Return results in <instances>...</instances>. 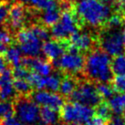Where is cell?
Listing matches in <instances>:
<instances>
[{"mask_svg":"<svg viewBox=\"0 0 125 125\" xmlns=\"http://www.w3.org/2000/svg\"><path fill=\"white\" fill-rule=\"evenodd\" d=\"M75 10L78 19L90 27L104 24L111 15V7L102 0H79Z\"/></svg>","mask_w":125,"mask_h":125,"instance_id":"6da1fadb","label":"cell"},{"mask_svg":"<svg viewBox=\"0 0 125 125\" xmlns=\"http://www.w3.org/2000/svg\"><path fill=\"white\" fill-rule=\"evenodd\" d=\"M111 62L110 55L103 50H93L86 59L84 64L85 72L91 80L97 82H110L113 78Z\"/></svg>","mask_w":125,"mask_h":125,"instance_id":"7a4b0ae2","label":"cell"},{"mask_svg":"<svg viewBox=\"0 0 125 125\" xmlns=\"http://www.w3.org/2000/svg\"><path fill=\"white\" fill-rule=\"evenodd\" d=\"M80 20L71 10H65L59 21L51 27V35L56 40L65 41L80 28Z\"/></svg>","mask_w":125,"mask_h":125,"instance_id":"3957f363","label":"cell"},{"mask_svg":"<svg viewBox=\"0 0 125 125\" xmlns=\"http://www.w3.org/2000/svg\"><path fill=\"white\" fill-rule=\"evenodd\" d=\"M60 110V117L67 123H85L94 114L92 107L76 101L64 104Z\"/></svg>","mask_w":125,"mask_h":125,"instance_id":"277c9868","label":"cell"},{"mask_svg":"<svg viewBox=\"0 0 125 125\" xmlns=\"http://www.w3.org/2000/svg\"><path fill=\"white\" fill-rule=\"evenodd\" d=\"M17 41L22 54L27 57L36 58L42 53V41L36 36L31 28H20L17 34Z\"/></svg>","mask_w":125,"mask_h":125,"instance_id":"5b68a950","label":"cell"},{"mask_svg":"<svg viewBox=\"0 0 125 125\" xmlns=\"http://www.w3.org/2000/svg\"><path fill=\"white\" fill-rule=\"evenodd\" d=\"M14 111L18 117L25 125H35L39 122L38 105L28 98H19L14 105Z\"/></svg>","mask_w":125,"mask_h":125,"instance_id":"8992f818","label":"cell"},{"mask_svg":"<svg viewBox=\"0 0 125 125\" xmlns=\"http://www.w3.org/2000/svg\"><path fill=\"white\" fill-rule=\"evenodd\" d=\"M99 42L102 50L110 56L115 57L122 54L124 50L122 33L119 28H108L104 30L101 33Z\"/></svg>","mask_w":125,"mask_h":125,"instance_id":"52a82bcc","label":"cell"},{"mask_svg":"<svg viewBox=\"0 0 125 125\" xmlns=\"http://www.w3.org/2000/svg\"><path fill=\"white\" fill-rule=\"evenodd\" d=\"M70 97L73 101L90 107L97 106L101 100L96 87L89 81H84L77 85L76 89L73 90Z\"/></svg>","mask_w":125,"mask_h":125,"instance_id":"ba28073f","label":"cell"},{"mask_svg":"<svg viewBox=\"0 0 125 125\" xmlns=\"http://www.w3.org/2000/svg\"><path fill=\"white\" fill-rule=\"evenodd\" d=\"M54 65L61 70L70 74H79L84 69L85 59L80 52L68 51L63 53L58 59L53 61Z\"/></svg>","mask_w":125,"mask_h":125,"instance_id":"9c48e42d","label":"cell"},{"mask_svg":"<svg viewBox=\"0 0 125 125\" xmlns=\"http://www.w3.org/2000/svg\"><path fill=\"white\" fill-rule=\"evenodd\" d=\"M32 100L38 106L49 107L59 111L64 105V99L59 94L46 90H38L31 95Z\"/></svg>","mask_w":125,"mask_h":125,"instance_id":"30bf717a","label":"cell"},{"mask_svg":"<svg viewBox=\"0 0 125 125\" xmlns=\"http://www.w3.org/2000/svg\"><path fill=\"white\" fill-rule=\"evenodd\" d=\"M26 18L27 13L25 7H23V4H15L11 7L10 9H8L7 19L13 30L20 29L26 21Z\"/></svg>","mask_w":125,"mask_h":125,"instance_id":"8fae6325","label":"cell"},{"mask_svg":"<svg viewBox=\"0 0 125 125\" xmlns=\"http://www.w3.org/2000/svg\"><path fill=\"white\" fill-rule=\"evenodd\" d=\"M92 45H93V38L86 32L76 31L70 37L69 46L77 49L79 52L80 51L87 52L91 49Z\"/></svg>","mask_w":125,"mask_h":125,"instance_id":"7c38bea8","label":"cell"},{"mask_svg":"<svg viewBox=\"0 0 125 125\" xmlns=\"http://www.w3.org/2000/svg\"><path fill=\"white\" fill-rule=\"evenodd\" d=\"M22 65L27 67L28 69L33 70V72L37 73L41 76H49L52 72V65L49 62L43 60L41 59L30 58L28 57L27 59L22 60Z\"/></svg>","mask_w":125,"mask_h":125,"instance_id":"4fadbf2b","label":"cell"},{"mask_svg":"<svg viewBox=\"0 0 125 125\" xmlns=\"http://www.w3.org/2000/svg\"><path fill=\"white\" fill-rule=\"evenodd\" d=\"M65 41L59 40H46L42 44V53L50 60H56L62 55L67 46H65Z\"/></svg>","mask_w":125,"mask_h":125,"instance_id":"5bb4252c","label":"cell"},{"mask_svg":"<svg viewBox=\"0 0 125 125\" xmlns=\"http://www.w3.org/2000/svg\"><path fill=\"white\" fill-rule=\"evenodd\" d=\"M0 80V99L3 101H7L14 97L16 90L13 85V76L11 70L7 69L3 73H1Z\"/></svg>","mask_w":125,"mask_h":125,"instance_id":"9a60e30c","label":"cell"},{"mask_svg":"<svg viewBox=\"0 0 125 125\" xmlns=\"http://www.w3.org/2000/svg\"><path fill=\"white\" fill-rule=\"evenodd\" d=\"M108 104L111 108L112 113L116 115H122L125 113V94L119 92L116 95H112L108 99Z\"/></svg>","mask_w":125,"mask_h":125,"instance_id":"2e32d148","label":"cell"},{"mask_svg":"<svg viewBox=\"0 0 125 125\" xmlns=\"http://www.w3.org/2000/svg\"><path fill=\"white\" fill-rule=\"evenodd\" d=\"M58 111L49 107H43L39 111V121L46 125H56L59 121Z\"/></svg>","mask_w":125,"mask_h":125,"instance_id":"e0dca14e","label":"cell"},{"mask_svg":"<svg viewBox=\"0 0 125 125\" xmlns=\"http://www.w3.org/2000/svg\"><path fill=\"white\" fill-rule=\"evenodd\" d=\"M6 60L7 63L11 64L12 66L16 68L22 65V52L19 48L17 46H11L8 49H6Z\"/></svg>","mask_w":125,"mask_h":125,"instance_id":"ac0fdd59","label":"cell"},{"mask_svg":"<svg viewBox=\"0 0 125 125\" xmlns=\"http://www.w3.org/2000/svg\"><path fill=\"white\" fill-rule=\"evenodd\" d=\"M60 13L58 8H52V9H46L42 13L40 17L42 24L46 27H52L59 21Z\"/></svg>","mask_w":125,"mask_h":125,"instance_id":"d6986e66","label":"cell"},{"mask_svg":"<svg viewBox=\"0 0 125 125\" xmlns=\"http://www.w3.org/2000/svg\"><path fill=\"white\" fill-rule=\"evenodd\" d=\"M77 82L71 77H65L63 78L60 81L59 85V92L62 96L65 97H70V94L73 92V90L76 89Z\"/></svg>","mask_w":125,"mask_h":125,"instance_id":"ffe728a7","label":"cell"},{"mask_svg":"<svg viewBox=\"0 0 125 125\" xmlns=\"http://www.w3.org/2000/svg\"><path fill=\"white\" fill-rule=\"evenodd\" d=\"M112 72L116 75H125V55L120 54L114 57L111 62Z\"/></svg>","mask_w":125,"mask_h":125,"instance_id":"44dd1931","label":"cell"},{"mask_svg":"<svg viewBox=\"0 0 125 125\" xmlns=\"http://www.w3.org/2000/svg\"><path fill=\"white\" fill-rule=\"evenodd\" d=\"M60 76L59 74H52L49 76H46V88L45 90H48L52 92L58 91L59 89V85H60Z\"/></svg>","mask_w":125,"mask_h":125,"instance_id":"7402d4cb","label":"cell"},{"mask_svg":"<svg viewBox=\"0 0 125 125\" xmlns=\"http://www.w3.org/2000/svg\"><path fill=\"white\" fill-rule=\"evenodd\" d=\"M13 85H14L15 90L20 94H28L31 91L32 86L28 82V80L24 79H14L13 80Z\"/></svg>","mask_w":125,"mask_h":125,"instance_id":"603a6c76","label":"cell"},{"mask_svg":"<svg viewBox=\"0 0 125 125\" xmlns=\"http://www.w3.org/2000/svg\"><path fill=\"white\" fill-rule=\"evenodd\" d=\"M28 80L32 87H34L37 90H45L46 77L38 75L35 72H31Z\"/></svg>","mask_w":125,"mask_h":125,"instance_id":"cb8c5ba5","label":"cell"},{"mask_svg":"<svg viewBox=\"0 0 125 125\" xmlns=\"http://www.w3.org/2000/svg\"><path fill=\"white\" fill-rule=\"evenodd\" d=\"M30 3L39 10L58 8V3L56 0H30Z\"/></svg>","mask_w":125,"mask_h":125,"instance_id":"d4e9b609","label":"cell"},{"mask_svg":"<svg viewBox=\"0 0 125 125\" xmlns=\"http://www.w3.org/2000/svg\"><path fill=\"white\" fill-rule=\"evenodd\" d=\"M96 90H97L100 97L103 98V99H110L114 94L113 88L110 84H108V82H100L97 85Z\"/></svg>","mask_w":125,"mask_h":125,"instance_id":"484cf974","label":"cell"},{"mask_svg":"<svg viewBox=\"0 0 125 125\" xmlns=\"http://www.w3.org/2000/svg\"><path fill=\"white\" fill-rule=\"evenodd\" d=\"M96 113H97V116L102 118L105 121H108L111 119L112 112L107 102H100L96 106Z\"/></svg>","mask_w":125,"mask_h":125,"instance_id":"4316f807","label":"cell"},{"mask_svg":"<svg viewBox=\"0 0 125 125\" xmlns=\"http://www.w3.org/2000/svg\"><path fill=\"white\" fill-rule=\"evenodd\" d=\"M14 112V105L10 101H0V120L5 119L13 114Z\"/></svg>","mask_w":125,"mask_h":125,"instance_id":"83f0119b","label":"cell"},{"mask_svg":"<svg viewBox=\"0 0 125 125\" xmlns=\"http://www.w3.org/2000/svg\"><path fill=\"white\" fill-rule=\"evenodd\" d=\"M31 71L28 70L27 67L20 66L16 67L14 71L12 72V76L14 79H24V80H28V78L30 76Z\"/></svg>","mask_w":125,"mask_h":125,"instance_id":"f1b7e54d","label":"cell"},{"mask_svg":"<svg viewBox=\"0 0 125 125\" xmlns=\"http://www.w3.org/2000/svg\"><path fill=\"white\" fill-rule=\"evenodd\" d=\"M122 17L119 14L111 15L104 24H106L108 28H119L122 24Z\"/></svg>","mask_w":125,"mask_h":125,"instance_id":"f546056e","label":"cell"},{"mask_svg":"<svg viewBox=\"0 0 125 125\" xmlns=\"http://www.w3.org/2000/svg\"><path fill=\"white\" fill-rule=\"evenodd\" d=\"M112 88L114 91L124 92L125 91V75H116L112 78Z\"/></svg>","mask_w":125,"mask_h":125,"instance_id":"4dcf8cb0","label":"cell"},{"mask_svg":"<svg viewBox=\"0 0 125 125\" xmlns=\"http://www.w3.org/2000/svg\"><path fill=\"white\" fill-rule=\"evenodd\" d=\"M31 28H32V30L34 31V33L36 34V36H37L41 41H46V40L49 39V33L44 27L35 25V26H32Z\"/></svg>","mask_w":125,"mask_h":125,"instance_id":"1f68e13d","label":"cell"},{"mask_svg":"<svg viewBox=\"0 0 125 125\" xmlns=\"http://www.w3.org/2000/svg\"><path fill=\"white\" fill-rule=\"evenodd\" d=\"M2 125H25L20 120L12 114L7 118L3 119V124Z\"/></svg>","mask_w":125,"mask_h":125,"instance_id":"d6a6232c","label":"cell"},{"mask_svg":"<svg viewBox=\"0 0 125 125\" xmlns=\"http://www.w3.org/2000/svg\"><path fill=\"white\" fill-rule=\"evenodd\" d=\"M8 15V6L4 2H0V25L7 20Z\"/></svg>","mask_w":125,"mask_h":125,"instance_id":"836d02e7","label":"cell"},{"mask_svg":"<svg viewBox=\"0 0 125 125\" xmlns=\"http://www.w3.org/2000/svg\"><path fill=\"white\" fill-rule=\"evenodd\" d=\"M85 125H106V121L99 116H92L85 122Z\"/></svg>","mask_w":125,"mask_h":125,"instance_id":"e575fe53","label":"cell"},{"mask_svg":"<svg viewBox=\"0 0 125 125\" xmlns=\"http://www.w3.org/2000/svg\"><path fill=\"white\" fill-rule=\"evenodd\" d=\"M12 40L10 34L8 31L5 30L3 28H0V43L3 44H9Z\"/></svg>","mask_w":125,"mask_h":125,"instance_id":"d590c367","label":"cell"},{"mask_svg":"<svg viewBox=\"0 0 125 125\" xmlns=\"http://www.w3.org/2000/svg\"><path fill=\"white\" fill-rule=\"evenodd\" d=\"M107 125H125V121L121 117H115V118L111 119V121L108 122Z\"/></svg>","mask_w":125,"mask_h":125,"instance_id":"8d00e7d4","label":"cell"},{"mask_svg":"<svg viewBox=\"0 0 125 125\" xmlns=\"http://www.w3.org/2000/svg\"><path fill=\"white\" fill-rule=\"evenodd\" d=\"M7 60L0 55V74L7 70Z\"/></svg>","mask_w":125,"mask_h":125,"instance_id":"74e56055","label":"cell"},{"mask_svg":"<svg viewBox=\"0 0 125 125\" xmlns=\"http://www.w3.org/2000/svg\"><path fill=\"white\" fill-rule=\"evenodd\" d=\"M104 2H113L120 7H122L125 6V0H102Z\"/></svg>","mask_w":125,"mask_h":125,"instance_id":"f35d334b","label":"cell"},{"mask_svg":"<svg viewBox=\"0 0 125 125\" xmlns=\"http://www.w3.org/2000/svg\"><path fill=\"white\" fill-rule=\"evenodd\" d=\"M6 49H7L6 44L0 43V55H2V54H5V52H6Z\"/></svg>","mask_w":125,"mask_h":125,"instance_id":"ab89813d","label":"cell"},{"mask_svg":"<svg viewBox=\"0 0 125 125\" xmlns=\"http://www.w3.org/2000/svg\"><path fill=\"white\" fill-rule=\"evenodd\" d=\"M122 40H123V48H124V50H125V25L124 27H123V30H122Z\"/></svg>","mask_w":125,"mask_h":125,"instance_id":"60d3db41","label":"cell"},{"mask_svg":"<svg viewBox=\"0 0 125 125\" xmlns=\"http://www.w3.org/2000/svg\"><path fill=\"white\" fill-rule=\"evenodd\" d=\"M20 4H28L30 3V0H18Z\"/></svg>","mask_w":125,"mask_h":125,"instance_id":"b9f144b4","label":"cell"},{"mask_svg":"<svg viewBox=\"0 0 125 125\" xmlns=\"http://www.w3.org/2000/svg\"><path fill=\"white\" fill-rule=\"evenodd\" d=\"M64 125H80L79 123H67V124H64Z\"/></svg>","mask_w":125,"mask_h":125,"instance_id":"7bdbcfd3","label":"cell"},{"mask_svg":"<svg viewBox=\"0 0 125 125\" xmlns=\"http://www.w3.org/2000/svg\"><path fill=\"white\" fill-rule=\"evenodd\" d=\"M70 1H79V0H70Z\"/></svg>","mask_w":125,"mask_h":125,"instance_id":"ee69618b","label":"cell"},{"mask_svg":"<svg viewBox=\"0 0 125 125\" xmlns=\"http://www.w3.org/2000/svg\"><path fill=\"white\" fill-rule=\"evenodd\" d=\"M0 84H1V80H0Z\"/></svg>","mask_w":125,"mask_h":125,"instance_id":"f6af8a7d","label":"cell"},{"mask_svg":"<svg viewBox=\"0 0 125 125\" xmlns=\"http://www.w3.org/2000/svg\"><path fill=\"white\" fill-rule=\"evenodd\" d=\"M56 1H59V0H56Z\"/></svg>","mask_w":125,"mask_h":125,"instance_id":"bcb514c9","label":"cell"},{"mask_svg":"<svg viewBox=\"0 0 125 125\" xmlns=\"http://www.w3.org/2000/svg\"><path fill=\"white\" fill-rule=\"evenodd\" d=\"M1 1H2V0H0V2H1Z\"/></svg>","mask_w":125,"mask_h":125,"instance_id":"7dc6e473","label":"cell"},{"mask_svg":"<svg viewBox=\"0 0 125 125\" xmlns=\"http://www.w3.org/2000/svg\"><path fill=\"white\" fill-rule=\"evenodd\" d=\"M0 125H2V124H1V123H0Z\"/></svg>","mask_w":125,"mask_h":125,"instance_id":"c3c4849f","label":"cell"},{"mask_svg":"<svg viewBox=\"0 0 125 125\" xmlns=\"http://www.w3.org/2000/svg\"><path fill=\"white\" fill-rule=\"evenodd\" d=\"M43 125H46V124H43Z\"/></svg>","mask_w":125,"mask_h":125,"instance_id":"681fc988","label":"cell"}]
</instances>
